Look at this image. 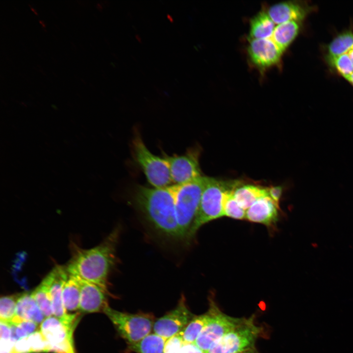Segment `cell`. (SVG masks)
Segmentation results:
<instances>
[{"label": "cell", "mask_w": 353, "mask_h": 353, "mask_svg": "<svg viewBox=\"0 0 353 353\" xmlns=\"http://www.w3.org/2000/svg\"><path fill=\"white\" fill-rule=\"evenodd\" d=\"M176 185L162 188L139 185L134 200L153 228L162 237L179 240L175 209Z\"/></svg>", "instance_id": "1"}, {"label": "cell", "mask_w": 353, "mask_h": 353, "mask_svg": "<svg viewBox=\"0 0 353 353\" xmlns=\"http://www.w3.org/2000/svg\"><path fill=\"white\" fill-rule=\"evenodd\" d=\"M119 235L115 228L97 246L77 249L65 267L70 275L98 285L108 292L107 279L115 262L116 247Z\"/></svg>", "instance_id": "2"}, {"label": "cell", "mask_w": 353, "mask_h": 353, "mask_svg": "<svg viewBox=\"0 0 353 353\" xmlns=\"http://www.w3.org/2000/svg\"><path fill=\"white\" fill-rule=\"evenodd\" d=\"M207 177L176 185L175 209L180 241L188 242L190 229L197 214Z\"/></svg>", "instance_id": "3"}, {"label": "cell", "mask_w": 353, "mask_h": 353, "mask_svg": "<svg viewBox=\"0 0 353 353\" xmlns=\"http://www.w3.org/2000/svg\"><path fill=\"white\" fill-rule=\"evenodd\" d=\"M238 184L207 177L197 214L190 231L189 240L206 223L224 215L223 204L226 193Z\"/></svg>", "instance_id": "4"}, {"label": "cell", "mask_w": 353, "mask_h": 353, "mask_svg": "<svg viewBox=\"0 0 353 353\" xmlns=\"http://www.w3.org/2000/svg\"><path fill=\"white\" fill-rule=\"evenodd\" d=\"M104 313L113 323L120 336L130 346L137 343L150 334L154 324L150 314H131L108 306Z\"/></svg>", "instance_id": "5"}, {"label": "cell", "mask_w": 353, "mask_h": 353, "mask_svg": "<svg viewBox=\"0 0 353 353\" xmlns=\"http://www.w3.org/2000/svg\"><path fill=\"white\" fill-rule=\"evenodd\" d=\"M263 328L254 323V315L245 318L205 353H237L254 347Z\"/></svg>", "instance_id": "6"}, {"label": "cell", "mask_w": 353, "mask_h": 353, "mask_svg": "<svg viewBox=\"0 0 353 353\" xmlns=\"http://www.w3.org/2000/svg\"><path fill=\"white\" fill-rule=\"evenodd\" d=\"M133 149L135 161L152 187L162 188L170 186L172 181L166 158L151 153L138 135L133 140Z\"/></svg>", "instance_id": "7"}, {"label": "cell", "mask_w": 353, "mask_h": 353, "mask_svg": "<svg viewBox=\"0 0 353 353\" xmlns=\"http://www.w3.org/2000/svg\"><path fill=\"white\" fill-rule=\"evenodd\" d=\"M206 313V324L194 343L204 353L245 319L232 317L224 313L211 298Z\"/></svg>", "instance_id": "8"}, {"label": "cell", "mask_w": 353, "mask_h": 353, "mask_svg": "<svg viewBox=\"0 0 353 353\" xmlns=\"http://www.w3.org/2000/svg\"><path fill=\"white\" fill-rule=\"evenodd\" d=\"M164 156L168 162L172 181L175 185L185 184L202 176L199 152L196 149L189 150L180 155Z\"/></svg>", "instance_id": "9"}, {"label": "cell", "mask_w": 353, "mask_h": 353, "mask_svg": "<svg viewBox=\"0 0 353 353\" xmlns=\"http://www.w3.org/2000/svg\"><path fill=\"white\" fill-rule=\"evenodd\" d=\"M76 326L54 316L44 319L40 325V330L49 344L50 352L64 351L74 346L73 333Z\"/></svg>", "instance_id": "10"}, {"label": "cell", "mask_w": 353, "mask_h": 353, "mask_svg": "<svg viewBox=\"0 0 353 353\" xmlns=\"http://www.w3.org/2000/svg\"><path fill=\"white\" fill-rule=\"evenodd\" d=\"M194 317L188 309L182 295L175 308L154 322L153 332L167 340L179 333Z\"/></svg>", "instance_id": "11"}, {"label": "cell", "mask_w": 353, "mask_h": 353, "mask_svg": "<svg viewBox=\"0 0 353 353\" xmlns=\"http://www.w3.org/2000/svg\"><path fill=\"white\" fill-rule=\"evenodd\" d=\"M68 273L65 267H55L45 277L48 283L53 316L70 325H77L78 315L68 314L62 298V287Z\"/></svg>", "instance_id": "12"}, {"label": "cell", "mask_w": 353, "mask_h": 353, "mask_svg": "<svg viewBox=\"0 0 353 353\" xmlns=\"http://www.w3.org/2000/svg\"><path fill=\"white\" fill-rule=\"evenodd\" d=\"M248 53L255 66L266 69L278 63L283 51L270 38L250 40Z\"/></svg>", "instance_id": "13"}, {"label": "cell", "mask_w": 353, "mask_h": 353, "mask_svg": "<svg viewBox=\"0 0 353 353\" xmlns=\"http://www.w3.org/2000/svg\"><path fill=\"white\" fill-rule=\"evenodd\" d=\"M315 9L305 1H287L271 6L266 11L276 25L296 21L302 23Z\"/></svg>", "instance_id": "14"}, {"label": "cell", "mask_w": 353, "mask_h": 353, "mask_svg": "<svg viewBox=\"0 0 353 353\" xmlns=\"http://www.w3.org/2000/svg\"><path fill=\"white\" fill-rule=\"evenodd\" d=\"M77 279L80 290L79 310L85 313H104L109 306L106 297L108 292L97 284Z\"/></svg>", "instance_id": "15"}, {"label": "cell", "mask_w": 353, "mask_h": 353, "mask_svg": "<svg viewBox=\"0 0 353 353\" xmlns=\"http://www.w3.org/2000/svg\"><path fill=\"white\" fill-rule=\"evenodd\" d=\"M278 209L269 196H265L259 199L247 209L246 219L270 227L278 220Z\"/></svg>", "instance_id": "16"}, {"label": "cell", "mask_w": 353, "mask_h": 353, "mask_svg": "<svg viewBox=\"0 0 353 353\" xmlns=\"http://www.w3.org/2000/svg\"><path fill=\"white\" fill-rule=\"evenodd\" d=\"M45 317L39 307L31 293L20 294L17 300L15 315L11 324L17 325L29 321L40 325Z\"/></svg>", "instance_id": "17"}, {"label": "cell", "mask_w": 353, "mask_h": 353, "mask_svg": "<svg viewBox=\"0 0 353 353\" xmlns=\"http://www.w3.org/2000/svg\"><path fill=\"white\" fill-rule=\"evenodd\" d=\"M302 23L290 21L277 25L271 39L283 52L298 36Z\"/></svg>", "instance_id": "18"}, {"label": "cell", "mask_w": 353, "mask_h": 353, "mask_svg": "<svg viewBox=\"0 0 353 353\" xmlns=\"http://www.w3.org/2000/svg\"><path fill=\"white\" fill-rule=\"evenodd\" d=\"M62 298L68 314H75L74 312L79 309L80 290L78 280L68 273L63 285Z\"/></svg>", "instance_id": "19"}, {"label": "cell", "mask_w": 353, "mask_h": 353, "mask_svg": "<svg viewBox=\"0 0 353 353\" xmlns=\"http://www.w3.org/2000/svg\"><path fill=\"white\" fill-rule=\"evenodd\" d=\"M276 26L267 12H259L251 20L249 40L271 38Z\"/></svg>", "instance_id": "20"}, {"label": "cell", "mask_w": 353, "mask_h": 353, "mask_svg": "<svg viewBox=\"0 0 353 353\" xmlns=\"http://www.w3.org/2000/svg\"><path fill=\"white\" fill-rule=\"evenodd\" d=\"M233 195L239 205L248 209L259 199L268 196V189L251 184L238 185L233 190Z\"/></svg>", "instance_id": "21"}, {"label": "cell", "mask_w": 353, "mask_h": 353, "mask_svg": "<svg viewBox=\"0 0 353 353\" xmlns=\"http://www.w3.org/2000/svg\"><path fill=\"white\" fill-rule=\"evenodd\" d=\"M353 48V32L348 30L336 36L327 47L325 58L342 55Z\"/></svg>", "instance_id": "22"}, {"label": "cell", "mask_w": 353, "mask_h": 353, "mask_svg": "<svg viewBox=\"0 0 353 353\" xmlns=\"http://www.w3.org/2000/svg\"><path fill=\"white\" fill-rule=\"evenodd\" d=\"M166 340L155 333H150L130 348L136 353H164Z\"/></svg>", "instance_id": "23"}, {"label": "cell", "mask_w": 353, "mask_h": 353, "mask_svg": "<svg viewBox=\"0 0 353 353\" xmlns=\"http://www.w3.org/2000/svg\"><path fill=\"white\" fill-rule=\"evenodd\" d=\"M45 318L53 315L49 285L45 278L31 292Z\"/></svg>", "instance_id": "24"}, {"label": "cell", "mask_w": 353, "mask_h": 353, "mask_svg": "<svg viewBox=\"0 0 353 353\" xmlns=\"http://www.w3.org/2000/svg\"><path fill=\"white\" fill-rule=\"evenodd\" d=\"M206 313L195 316L179 333L184 343H194L207 322Z\"/></svg>", "instance_id": "25"}, {"label": "cell", "mask_w": 353, "mask_h": 353, "mask_svg": "<svg viewBox=\"0 0 353 353\" xmlns=\"http://www.w3.org/2000/svg\"><path fill=\"white\" fill-rule=\"evenodd\" d=\"M234 189L229 190L225 194L223 204L224 215L237 220L245 219L246 212L234 199L233 195Z\"/></svg>", "instance_id": "26"}, {"label": "cell", "mask_w": 353, "mask_h": 353, "mask_svg": "<svg viewBox=\"0 0 353 353\" xmlns=\"http://www.w3.org/2000/svg\"><path fill=\"white\" fill-rule=\"evenodd\" d=\"M19 295H8L0 298V321L11 323L15 315L16 304Z\"/></svg>", "instance_id": "27"}, {"label": "cell", "mask_w": 353, "mask_h": 353, "mask_svg": "<svg viewBox=\"0 0 353 353\" xmlns=\"http://www.w3.org/2000/svg\"><path fill=\"white\" fill-rule=\"evenodd\" d=\"M38 325L29 321H23L17 325L11 324V339L14 341L18 339L27 337L36 331Z\"/></svg>", "instance_id": "28"}, {"label": "cell", "mask_w": 353, "mask_h": 353, "mask_svg": "<svg viewBox=\"0 0 353 353\" xmlns=\"http://www.w3.org/2000/svg\"><path fill=\"white\" fill-rule=\"evenodd\" d=\"M31 353L50 352V345L41 331L36 330L27 337Z\"/></svg>", "instance_id": "29"}, {"label": "cell", "mask_w": 353, "mask_h": 353, "mask_svg": "<svg viewBox=\"0 0 353 353\" xmlns=\"http://www.w3.org/2000/svg\"><path fill=\"white\" fill-rule=\"evenodd\" d=\"M183 344L182 337L178 333L166 340L164 353H179Z\"/></svg>", "instance_id": "30"}, {"label": "cell", "mask_w": 353, "mask_h": 353, "mask_svg": "<svg viewBox=\"0 0 353 353\" xmlns=\"http://www.w3.org/2000/svg\"><path fill=\"white\" fill-rule=\"evenodd\" d=\"M11 353H31L27 337L18 339L14 344Z\"/></svg>", "instance_id": "31"}, {"label": "cell", "mask_w": 353, "mask_h": 353, "mask_svg": "<svg viewBox=\"0 0 353 353\" xmlns=\"http://www.w3.org/2000/svg\"><path fill=\"white\" fill-rule=\"evenodd\" d=\"M0 341H7L12 340L11 324L6 322L0 321ZM14 342V341H13Z\"/></svg>", "instance_id": "32"}, {"label": "cell", "mask_w": 353, "mask_h": 353, "mask_svg": "<svg viewBox=\"0 0 353 353\" xmlns=\"http://www.w3.org/2000/svg\"><path fill=\"white\" fill-rule=\"evenodd\" d=\"M269 196L277 206L279 208V203L282 193V188L280 186H271L267 188Z\"/></svg>", "instance_id": "33"}, {"label": "cell", "mask_w": 353, "mask_h": 353, "mask_svg": "<svg viewBox=\"0 0 353 353\" xmlns=\"http://www.w3.org/2000/svg\"><path fill=\"white\" fill-rule=\"evenodd\" d=\"M179 353H204L194 343L183 344Z\"/></svg>", "instance_id": "34"}, {"label": "cell", "mask_w": 353, "mask_h": 353, "mask_svg": "<svg viewBox=\"0 0 353 353\" xmlns=\"http://www.w3.org/2000/svg\"><path fill=\"white\" fill-rule=\"evenodd\" d=\"M237 353H259L255 347Z\"/></svg>", "instance_id": "35"}, {"label": "cell", "mask_w": 353, "mask_h": 353, "mask_svg": "<svg viewBox=\"0 0 353 353\" xmlns=\"http://www.w3.org/2000/svg\"><path fill=\"white\" fill-rule=\"evenodd\" d=\"M353 87V73L350 75L346 79Z\"/></svg>", "instance_id": "36"}, {"label": "cell", "mask_w": 353, "mask_h": 353, "mask_svg": "<svg viewBox=\"0 0 353 353\" xmlns=\"http://www.w3.org/2000/svg\"><path fill=\"white\" fill-rule=\"evenodd\" d=\"M167 18H168V19H169L171 22H173V18L172 17L171 15H170V14H167Z\"/></svg>", "instance_id": "37"}, {"label": "cell", "mask_w": 353, "mask_h": 353, "mask_svg": "<svg viewBox=\"0 0 353 353\" xmlns=\"http://www.w3.org/2000/svg\"><path fill=\"white\" fill-rule=\"evenodd\" d=\"M135 36H136V38H137V39L139 41H140V42L141 41V38L139 37V36L138 35H136Z\"/></svg>", "instance_id": "38"}, {"label": "cell", "mask_w": 353, "mask_h": 353, "mask_svg": "<svg viewBox=\"0 0 353 353\" xmlns=\"http://www.w3.org/2000/svg\"><path fill=\"white\" fill-rule=\"evenodd\" d=\"M39 22L41 23V25H42L43 26V27H45V25H44V23L43 22L39 20Z\"/></svg>", "instance_id": "39"}, {"label": "cell", "mask_w": 353, "mask_h": 353, "mask_svg": "<svg viewBox=\"0 0 353 353\" xmlns=\"http://www.w3.org/2000/svg\"><path fill=\"white\" fill-rule=\"evenodd\" d=\"M29 6H30V5H29ZM30 7L31 9H32V10L35 13H36V14H37V13L36 12V10H35L33 8V7H32V6H30Z\"/></svg>", "instance_id": "40"}]
</instances>
